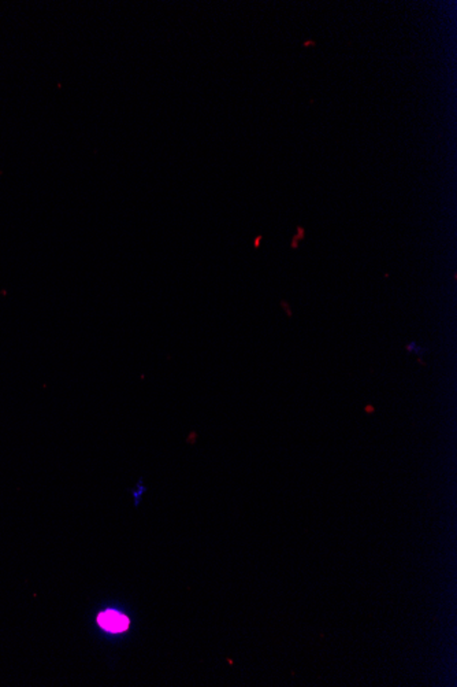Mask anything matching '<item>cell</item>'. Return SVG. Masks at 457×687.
<instances>
[{"label": "cell", "instance_id": "obj_1", "mask_svg": "<svg viewBox=\"0 0 457 687\" xmlns=\"http://www.w3.org/2000/svg\"><path fill=\"white\" fill-rule=\"evenodd\" d=\"M98 622L102 628L110 632H124L129 627V619L117 611H105L99 615Z\"/></svg>", "mask_w": 457, "mask_h": 687}, {"label": "cell", "instance_id": "obj_2", "mask_svg": "<svg viewBox=\"0 0 457 687\" xmlns=\"http://www.w3.org/2000/svg\"><path fill=\"white\" fill-rule=\"evenodd\" d=\"M306 235H307V231L303 228V227H297V234L293 237L291 239V247L293 250H296L299 247V243L300 240H304L306 239Z\"/></svg>", "mask_w": 457, "mask_h": 687}, {"label": "cell", "instance_id": "obj_3", "mask_svg": "<svg viewBox=\"0 0 457 687\" xmlns=\"http://www.w3.org/2000/svg\"><path fill=\"white\" fill-rule=\"evenodd\" d=\"M405 348H407V351H410V353H415L417 357H422V356H423L426 351H429V347H419L416 342H411V344H407V346H405Z\"/></svg>", "mask_w": 457, "mask_h": 687}, {"label": "cell", "instance_id": "obj_4", "mask_svg": "<svg viewBox=\"0 0 457 687\" xmlns=\"http://www.w3.org/2000/svg\"><path fill=\"white\" fill-rule=\"evenodd\" d=\"M281 305H282V307H284V309H285V307H287V310H288V316H289V317H291V309H289V306H288V303H287V302H285V301H282V302H281Z\"/></svg>", "mask_w": 457, "mask_h": 687}, {"label": "cell", "instance_id": "obj_5", "mask_svg": "<svg viewBox=\"0 0 457 687\" xmlns=\"http://www.w3.org/2000/svg\"><path fill=\"white\" fill-rule=\"evenodd\" d=\"M262 240H263V237H256V240H255V247H256V249L259 247V244H260V242H262Z\"/></svg>", "mask_w": 457, "mask_h": 687}, {"label": "cell", "instance_id": "obj_6", "mask_svg": "<svg viewBox=\"0 0 457 687\" xmlns=\"http://www.w3.org/2000/svg\"><path fill=\"white\" fill-rule=\"evenodd\" d=\"M312 45H316V43H315V42H312V40H310V42H306V43H304V47H312Z\"/></svg>", "mask_w": 457, "mask_h": 687}]
</instances>
